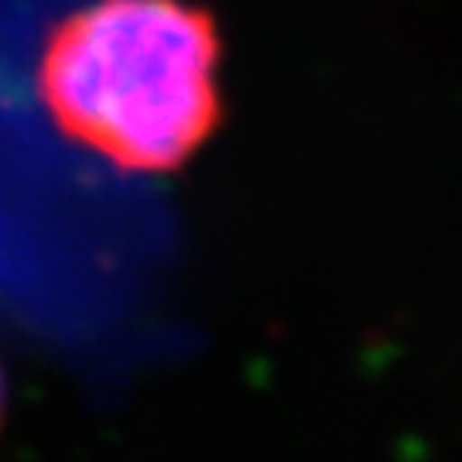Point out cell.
<instances>
[{"label": "cell", "mask_w": 462, "mask_h": 462, "mask_svg": "<svg viewBox=\"0 0 462 462\" xmlns=\"http://www.w3.org/2000/svg\"><path fill=\"white\" fill-rule=\"evenodd\" d=\"M216 21L185 0H93L51 28L38 97L103 162L165 175L219 124Z\"/></svg>", "instance_id": "obj_1"}, {"label": "cell", "mask_w": 462, "mask_h": 462, "mask_svg": "<svg viewBox=\"0 0 462 462\" xmlns=\"http://www.w3.org/2000/svg\"><path fill=\"white\" fill-rule=\"evenodd\" d=\"M4 404H7V383H4V374H0V421H4Z\"/></svg>", "instance_id": "obj_2"}]
</instances>
